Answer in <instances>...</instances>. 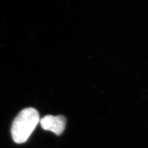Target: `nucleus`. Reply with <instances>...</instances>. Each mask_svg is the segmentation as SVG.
Returning a JSON list of instances; mask_svg holds the SVG:
<instances>
[{
	"label": "nucleus",
	"mask_w": 148,
	"mask_h": 148,
	"mask_svg": "<svg viewBox=\"0 0 148 148\" xmlns=\"http://www.w3.org/2000/svg\"><path fill=\"white\" fill-rule=\"evenodd\" d=\"M39 122V114L35 109L28 108L22 110L12 124L11 132L14 141L17 144L26 142Z\"/></svg>",
	"instance_id": "nucleus-1"
},
{
	"label": "nucleus",
	"mask_w": 148,
	"mask_h": 148,
	"mask_svg": "<svg viewBox=\"0 0 148 148\" xmlns=\"http://www.w3.org/2000/svg\"><path fill=\"white\" fill-rule=\"evenodd\" d=\"M41 127L45 130L51 131L56 135H61L66 125V119L63 115H48L40 120Z\"/></svg>",
	"instance_id": "nucleus-2"
}]
</instances>
